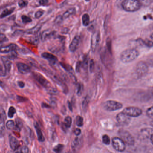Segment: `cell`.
Returning <instances> with one entry per match:
<instances>
[{
    "mask_svg": "<svg viewBox=\"0 0 153 153\" xmlns=\"http://www.w3.org/2000/svg\"><path fill=\"white\" fill-rule=\"evenodd\" d=\"M33 75L34 78L42 86L45 88L50 94H54L58 93V91L57 89L53 87L49 81L46 79L42 75L37 72H33Z\"/></svg>",
    "mask_w": 153,
    "mask_h": 153,
    "instance_id": "cell-1",
    "label": "cell"
},
{
    "mask_svg": "<svg viewBox=\"0 0 153 153\" xmlns=\"http://www.w3.org/2000/svg\"><path fill=\"white\" fill-rule=\"evenodd\" d=\"M139 55V52L136 49H127L121 53L120 59L123 63H129L136 59Z\"/></svg>",
    "mask_w": 153,
    "mask_h": 153,
    "instance_id": "cell-2",
    "label": "cell"
},
{
    "mask_svg": "<svg viewBox=\"0 0 153 153\" xmlns=\"http://www.w3.org/2000/svg\"><path fill=\"white\" fill-rule=\"evenodd\" d=\"M141 7V3L138 0H124L122 3V7L127 12L137 11Z\"/></svg>",
    "mask_w": 153,
    "mask_h": 153,
    "instance_id": "cell-3",
    "label": "cell"
},
{
    "mask_svg": "<svg viewBox=\"0 0 153 153\" xmlns=\"http://www.w3.org/2000/svg\"><path fill=\"white\" fill-rule=\"evenodd\" d=\"M46 75H48L54 81L56 84H58L60 87L62 88V90L65 94H68V87L66 85V84L62 81V79H61L60 77L57 74L53 73L52 71L46 70V69H43Z\"/></svg>",
    "mask_w": 153,
    "mask_h": 153,
    "instance_id": "cell-4",
    "label": "cell"
},
{
    "mask_svg": "<svg viewBox=\"0 0 153 153\" xmlns=\"http://www.w3.org/2000/svg\"><path fill=\"white\" fill-rule=\"evenodd\" d=\"M120 137L125 142V144L129 146H133L135 144V139L130 132L124 129H120L119 131Z\"/></svg>",
    "mask_w": 153,
    "mask_h": 153,
    "instance_id": "cell-5",
    "label": "cell"
},
{
    "mask_svg": "<svg viewBox=\"0 0 153 153\" xmlns=\"http://www.w3.org/2000/svg\"><path fill=\"white\" fill-rule=\"evenodd\" d=\"M103 107L106 111H112L121 109L123 107V105L116 101L109 100L104 103Z\"/></svg>",
    "mask_w": 153,
    "mask_h": 153,
    "instance_id": "cell-6",
    "label": "cell"
},
{
    "mask_svg": "<svg viewBox=\"0 0 153 153\" xmlns=\"http://www.w3.org/2000/svg\"><path fill=\"white\" fill-rule=\"evenodd\" d=\"M126 115L130 117H137L140 116L142 113V111L141 109L137 107H126L122 111Z\"/></svg>",
    "mask_w": 153,
    "mask_h": 153,
    "instance_id": "cell-7",
    "label": "cell"
},
{
    "mask_svg": "<svg viewBox=\"0 0 153 153\" xmlns=\"http://www.w3.org/2000/svg\"><path fill=\"white\" fill-rule=\"evenodd\" d=\"M114 148L118 152H123L126 148L125 143L120 137H115L112 140Z\"/></svg>",
    "mask_w": 153,
    "mask_h": 153,
    "instance_id": "cell-8",
    "label": "cell"
},
{
    "mask_svg": "<svg viewBox=\"0 0 153 153\" xmlns=\"http://www.w3.org/2000/svg\"><path fill=\"white\" fill-rule=\"evenodd\" d=\"M100 40V34L99 31L94 32L92 34L91 39V50L94 52L99 45Z\"/></svg>",
    "mask_w": 153,
    "mask_h": 153,
    "instance_id": "cell-9",
    "label": "cell"
},
{
    "mask_svg": "<svg viewBox=\"0 0 153 153\" xmlns=\"http://www.w3.org/2000/svg\"><path fill=\"white\" fill-rule=\"evenodd\" d=\"M148 70L147 65L144 62L140 61L137 64L136 74L139 77L142 76L146 74Z\"/></svg>",
    "mask_w": 153,
    "mask_h": 153,
    "instance_id": "cell-10",
    "label": "cell"
},
{
    "mask_svg": "<svg viewBox=\"0 0 153 153\" xmlns=\"http://www.w3.org/2000/svg\"><path fill=\"white\" fill-rule=\"evenodd\" d=\"M130 117L122 111L117 114L116 119L118 122L121 125H128L130 122L131 119Z\"/></svg>",
    "mask_w": 153,
    "mask_h": 153,
    "instance_id": "cell-11",
    "label": "cell"
},
{
    "mask_svg": "<svg viewBox=\"0 0 153 153\" xmlns=\"http://www.w3.org/2000/svg\"><path fill=\"white\" fill-rule=\"evenodd\" d=\"M7 119V115L5 111L3 109L1 110V118H0V131L1 136L2 137L4 135L5 131V120Z\"/></svg>",
    "mask_w": 153,
    "mask_h": 153,
    "instance_id": "cell-12",
    "label": "cell"
},
{
    "mask_svg": "<svg viewBox=\"0 0 153 153\" xmlns=\"http://www.w3.org/2000/svg\"><path fill=\"white\" fill-rule=\"evenodd\" d=\"M60 64L62 67V68L69 73L73 81H74V82H76V76L75 75V72H74L72 67L69 64H66L63 62H60Z\"/></svg>",
    "mask_w": 153,
    "mask_h": 153,
    "instance_id": "cell-13",
    "label": "cell"
},
{
    "mask_svg": "<svg viewBox=\"0 0 153 153\" xmlns=\"http://www.w3.org/2000/svg\"><path fill=\"white\" fill-rule=\"evenodd\" d=\"M16 66L19 71L21 74L25 75L31 72V69L30 67L25 63L18 62L17 63Z\"/></svg>",
    "mask_w": 153,
    "mask_h": 153,
    "instance_id": "cell-14",
    "label": "cell"
},
{
    "mask_svg": "<svg viewBox=\"0 0 153 153\" xmlns=\"http://www.w3.org/2000/svg\"><path fill=\"white\" fill-rule=\"evenodd\" d=\"M42 57L43 59L47 60L52 65H55L58 61V59L56 56L49 53H43L42 54Z\"/></svg>",
    "mask_w": 153,
    "mask_h": 153,
    "instance_id": "cell-15",
    "label": "cell"
},
{
    "mask_svg": "<svg viewBox=\"0 0 153 153\" xmlns=\"http://www.w3.org/2000/svg\"><path fill=\"white\" fill-rule=\"evenodd\" d=\"M80 37L79 36H75L69 45V50L72 53L75 52L78 49L80 43Z\"/></svg>",
    "mask_w": 153,
    "mask_h": 153,
    "instance_id": "cell-16",
    "label": "cell"
},
{
    "mask_svg": "<svg viewBox=\"0 0 153 153\" xmlns=\"http://www.w3.org/2000/svg\"><path fill=\"white\" fill-rule=\"evenodd\" d=\"M1 60L3 64V67L6 70L7 73H9L11 69L12 63L8 57L6 56H1Z\"/></svg>",
    "mask_w": 153,
    "mask_h": 153,
    "instance_id": "cell-17",
    "label": "cell"
},
{
    "mask_svg": "<svg viewBox=\"0 0 153 153\" xmlns=\"http://www.w3.org/2000/svg\"><path fill=\"white\" fill-rule=\"evenodd\" d=\"M83 140L81 138L76 137L72 141L71 148L74 151H76L79 150L82 146Z\"/></svg>",
    "mask_w": 153,
    "mask_h": 153,
    "instance_id": "cell-18",
    "label": "cell"
},
{
    "mask_svg": "<svg viewBox=\"0 0 153 153\" xmlns=\"http://www.w3.org/2000/svg\"><path fill=\"white\" fill-rule=\"evenodd\" d=\"M9 144L10 148L14 151L18 150L19 146V141L13 136H10Z\"/></svg>",
    "mask_w": 153,
    "mask_h": 153,
    "instance_id": "cell-19",
    "label": "cell"
},
{
    "mask_svg": "<svg viewBox=\"0 0 153 153\" xmlns=\"http://www.w3.org/2000/svg\"><path fill=\"white\" fill-rule=\"evenodd\" d=\"M56 32L51 31V30H45L42 33L41 35V39L42 41L44 42L47 39H50L55 36Z\"/></svg>",
    "mask_w": 153,
    "mask_h": 153,
    "instance_id": "cell-20",
    "label": "cell"
},
{
    "mask_svg": "<svg viewBox=\"0 0 153 153\" xmlns=\"http://www.w3.org/2000/svg\"><path fill=\"white\" fill-rule=\"evenodd\" d=\"M34 126L35 128L36 131V133H37V137L39 141L41 142H43L45 140L43 134L42 132V130L39 126V123L36 121H35L34 123Z\"/></svg>",
    "mask_w": 153,
    "mask_h": 153,
    "instance_id": "cell-21",
    "label": "cell"
},
{
    "mask_svg": "<svg viewBox=\"0 0 153 153\" xmlns=\"http://www.w3.org/2000/svg\"><path fill=\"white\" fill-rule=\"evenodd\" d=\"M18 46L15 44H11L7 46L1 47V53H9L12 51H16Z\"/></svg>",
    "mask_w": 153,
    "mask_h": 153,
    "instance_id": "cell-22",
    "label": "cell"
},
{
    "mask_svg": "<svg viewBox=\"0 0 153 153\" xmlns=\"http://www.w3.org/2000/svg\"><path fill=\"white\" fill-rule=\"evenodd\" d=\"M42 26L40 25H38L35 26L31 29H28L27 31H26L25 33L27 34H35L39 32L40 29H41Z\"/></svg>",
    "mask_w": 153,
    "mask_h": 153,
    "instance_id": "cell-23",
    "label": "cell"
},
{
    "mask_svg": "<svg viewBox=\"0 0 153 153\" xmlns=\"http://www.w3.org/2000/svg\"><path fill=\"white\" fill-rule=\"evenodd\" d=\"M76 13V10L75 8H71L67 10L62 15L63 19H66L71 16L74 15Z\"/></svg>",
    "mask_w": 153,
    "mask_h": 153,
    "instance_id": "cell-24",
    "label": "cell"
},
{
    "mask_svg": "<svg viewBox=\"0 0 153 153\" xmlns=\"http://www.w3.org/2000/svg\"><path fill=\"white\" fill-rule=\"evenodd\" d=\"M15 10V7L12 8L11 9H6L4 10L1 15V18H4L6 17L7 16L11 15L14 12Z\"/></svg>",
    "mask_w": 153,
    "mask_h": 153,
    "instance_id": "cell-25",
    "label": "cell"
},
{
    "mask_svg": "<svg viewBox=\"0 0 153 153\" xmlns=\"http://www.w3.org/2000/svg\"><path fill=\"white\" fill-rule=\"evenodd\" d=\"M23 126V123L21 119L16 118V125L14 129L18 131H20Z\"/></svg>",
    "mask_w": 153,
    "mask_h": 153,
    "instance_id": "cell-26",
    "label": "cell"
},
{
    "mask_svg": "<svg viewBox=\"0 0 153 153\" xmlns=\"http://www.w3.org/2000/svg\"><path fill=\"white\" fill-rule=\"evenodd\" d=\"M89 102V98L88 96H86L84 98V100L82 101V104H81L82 110H83L84 111H87L88 107Z\"/></svg>",
    "mask_w": 153,
    "mask_h": 153,
    "instance_id": "cell-27",
    "label": "cell"
},
{
    "mask_svg": "<svg viewBox=\"0 0 153 153\" xmlns=\"http://www.w3.org/2000/svg\"><path fill=\"white\" fill-rule=\"evenodd\" d=\"M82 24L84 26H88L90 24V18L88 14H85L82 16Z\"/></svg>",
    "mask_w": 153,
    "mask_h": 153,
    "instance_id": "cell-28",
    "label": "cell"
},
{
    "mask_svg": "<svg viewBox=\"0 0 153 153\" xmlns=\"http://www.w3.org/2000/svg\"><path fill=\"white\" fill-rule=\"evenodd\" d=\"M138 42L141 43L142 44L145 45V46L148 47H153V42L150 40H143L141 39H138Z\"/></svg>",
    "mask_w": 153,
    "mask_h": 153,
    "instance_id": "cell-29",
    "label": "cell"
},
{
    "mask_svg": "<svg viewBox=\"0 0 153 153\" xmlns=\"http://www.w3.org/2000/svg\"><path fill=\"white\" fill-rule=\"evenodd\" d=\"M76 124L78 127H82L84 124V120H83V117L81 116L78 115L76 118Z\"/></svg>",
    "mask_w": 153,
    "mask_h": 153,
    "instance_id": "cell-30",
    "label": "cell"
},
{
    "mask_svg": "<svg viewBox=\"0 0 153 153\" xmlns=\"http://www.w3.org/2000/svg\"><path fill=\"white\" fill-rule=\"evenodd\" d=\"M82 68L85 71L87 70L88 66V58L87 56H85L82 62Z\"/></svg>",
    "mask_w": 153,
    "mask_h": 153,
    "instance_id": "cell-31",
    "label": "cell"
},
{
    "mask_svg": "<svg viewBox=\"0 0 153 153\" xmlns=\"http://www.w3.org/2000/svg\"><path fill=\"white\" fill-rule=\"evenodd\" d=\"M64 148V145L62 144H58L53 148V150L56 153H60L63 150Z\"/></svg>",
    "mask_w": 153,
    "mask_h": 153,
    "instance_id": "cell-32",
    "label": "cell"
},
{
    "mask_svg": "<svg viewBox=\"0 0 153 153\" xmlns=\"http://www.w3.org/2000/svg\"><path fill=\"white\" fill-rule=\"evenodd\" d=\"M16 113V109L13 106H10L9 109L8 116L10 118H13Z\"/></svg>",
    "mask_w": 153,
    "mask_h": 153,
    "instance_id": "cell-33",
    "label": "cell"
},
{
    "mask_svg": "<svg viewBox=\"0 0 153 153\" xmlns=\"http://www.w3.org/2000/svg\"><path fill=\"white\" fill-rule=\"evenodd\" d=\"M77 94L79 96H80L82 95L84 91V86L81 83H79L77 85Z\"/></svg>",
    "mask_w": 153,
    "mask_h": 153,
    "instance_id": "cell-34",
    "label": "cell"
},
{
    "mask_svg": "<svg viewBox=\"0 0 153 153\" xmlns=\"http://www.w3.org/2000/svg\"><path fill=\"white\" fill-rule=\"evenodd\" d=\"M64 123L68 128H70L71 127V124H72V119L71 117L69 116H67L64 119Z\"/></svg>",
    "mask_w": 153,
    "mask_h": 153,
    "instance_id": "cell-35",
    "label": "cell"
},
{
    "mask_svg": "<svg viewBox=\"0 0 153 153\" xmlns=\"http://www.w3.org/2000/svg\"><path fill=\"white\" fill-rule=\"evenodd\" d=\"M7 128L8 129L11 130L14 128L15 127V123L12 120H10L7 121L6 124Z\"/></svg>",
    "mask_w": 153,
    "mask_h": 153,
    "instance_id": "cell-36",
    "label": "cell"
},
{
    "mask_svg": "<svg viewBox=\"0 0 153 153\" xmlns=\"http://www.w3.org/2000/svg\"><path fill=\"white\" fill-rule=\"evenodd\" d=\"M9 53L10 54H9L7 57H8L10 59L14 60L17 58V53L16 51H12L10 52Z\"/></svg>",
    "mask_w": 153,
    "mask_h": 153,
    "instance_id": "cell-37",
    "label": "cell"
},
{
    "mask_svg": "<svg viewBox=\"0 0 153 153\" xmlns=\"http://www.w3.org/2000/svg\"><path fill=\"white\" fill-rule=\"evenodd\" d=\"M22 22L24 24H27V23H31L32 22V19L31 18L26 16H23L21 17Z\"/></svg>",
    "mask_w": 153,
    "mask_h": 153,
    "instance_id": "cell-38",
    "label": "cell"
},
{
    "mask_svg": "<svg viewBox=\"0 0 153 153\" xmlns=\"http://www.w3.org/2000/svg\"><path fill=\"white\" fill-rule=\"evenodd\" d=\"M146 114L149 118L153 120V106L149 107L146 111Z\"/></svg>",
    "mask_w": 153,
    "mask_h": 153,
    "instance_id": "cell-39",
    "label": "cell"
},
{
    "mask_svg": "<svg viewBox=\"0 0 153 153\" xmlns=\"http://www.w3.org/2000/svg\"><path fill=\"white\" fill-rule=\"evenodd\" d=\"M102 141L104 144L109 145L110 144V138L107 135H104L102 137Z\"/></svg>",
    "mask_w": 153,
    "mask_h": 153,
    "instance_id": "cell-40",
    "label": "cell"
},
{
    "mask_svg": "<svg viewBox=\"0 0 153 153\" xmlns=\"http://www.w3.org/2000/svg\"><path fill=\"white\" fill-rule=\"evenodd\" d=\"M82 62L78 61L76 63V71L77 73H79L82 68Z\"/></svg>",
    "mask_w": 153,
    "mask_h": 153,
    "instance_id": "cell-41",
    "label": "cell"
},
{
    "mask_svg": "<svg viewBox=\"0 0 153 153\" xmlns=\"http://www.w3.org/2000/svg\"><path fill=\"white\" fill-rule=\"evenodd\" d=\"M27 4H28V1L25 0H21L18 2L19 6L21 8H24L26 7Z\"/></svg>",
    "mask_w": 153,
    "mask_h": 153,
    "instance_id": "cell-42",
    "label": "cell"
},
{
    "mask_svg": "<svg viewBox=\"0 0 153 153\" xmlns=\"http://www.w3.org/2000/svg\"><path fill=\"white\" fill-rule=\"evenodd\" d=\"M8 41V39L7 38V36L3 34H1V36H0V42H1V44L2 45L3 43L5 42H7Z\"/></svg>",
    "mask_w": 153,
    "mask_h": 153,
    "instance_id": "cell-43",
    "label": "cell"
},
{
    "mask_svg": "<svg viewBox=\"0 0 153 153\" xmlns=\"http://www.w3.org/2000/svg\"><path fill=\"white\" fill-rule=\"evenodd\" d=\"M95 64L94 60L93 59H91L89 62V71L91 73H92L94 71V69Z\"/></svg>",
    "mask_w": 153,
    "mask_h": 153,
    "instance_id": "cell-44",
    "label": "cell"
},
{
    "mask_svg": "<svg viewBox=\"0 0 153 153\" xmlns=\"http://www.w3.org/2000/svg\"><path fill=\"white\" fill-rule=\"evenodd\" d=\"M17 100L18 102H26L27 101V99L24 97L21 96H17Z\"/></svg>",
    "mask_w": 153,
    "mask_h": 153,
    "instance_id": "cell-45",
    "label": "cell"
},
{
    "mask_svg": "<svg viewBox=\"0 0 153 153\" xmlns=\"http://www.w3.org/2000/svg\"><path fill=\"white\" fill-rule=\"evenodd\" d=\"M43 11H42V10H38L37 12H36L35 14V17L36 19H39L41 18L43 15L44 14Z\"/></svg>",
    "mask_w": 153,
    "mask_h": 153,
    "instance_id": "cell-46",
    "label": "cell"
},
{
    "mask_svg": "<svg viewBox=\"0 0 153 153\" xmlns=\"http://www.w3.org/2000/svg\"><path fill=\"white\" fill-rule=\"evenodd\" d=\"M18 152L25 153H28L29 152V149L26 146H24L21 148V149Z\"/></svg>",
    "mask_w": 153,
    "mask_h": 153,
    "instance_id": "cell-47",
    "label": "cell"
},
{
    "mask_svg": "<svg viewBox=\"0 0 153 153\" xmlns=\"http://www.w3.org/2000/svg\"><path fill=\"white\" fill-rule=\"evenodd\" d=\"M63 19H63V17H62V16H58L55 19V23H56V24H59V23H62Z\"/></svg>",
    "mask_w": 153,
    "mask_h": 153,
    "instance_id": "cell-48",
    "label": "cell"
},
{
    "mask_svg": "<svg viewBox=\"0 0 153 153\" xmlns=\"http://www.w3.org/2000/svg\"><path fill=\"white\" fill-rule=\"evenodd\" d=\"M39 3L42 6H45L48 5L49 1H48V0H40Z\"/></svg>",
    "mask_w": 153,
    "mask_h": 153,
    "instance_id": "cell-49",
    "label": "cell"
},
{
    "mask_svg": "<svg viewBox=\"0 0 153 153\" xmlns=\"http://www.w3.org/2000/svg\"><path fill=\"white\" fill-rule=\"evenodd\" d=\"M61 127L63 131L64 132H66L68 131V127H67V125L65 124V123H62L61 126Z\"/></svg>",
    "mask_w": 153,
    "mask_h": 153,
    "instance_id": "cell-50",
    "label": "cell"
},
{
    "mask_svg": "<svg viewBox=\"0 0 153 153\" xmlns=\"http://www.w3.org/2000/svg\"><path fill=\"white\" fill-rule=\"evenodd\" d=\"M18 85L19 87L20 88H25V83H24L23 81H18L17 82Z\"/></svg>",
    "mask_w": 153,
    "mask_h": 153,
    "instance_id": "cell-51",
    "label": "cell"
},
{
    "mask_svg": "<svg viewBox=\"0 0 153 153\" xmlns=\"http://www.w3.org/2000/svg\"><path fill=\"white\" fill-rule=\"evenodd\" d=\"M81 130L79 128H76L74 131V133L75 135L76 136H79L81 134Z\"/></svg>",
    "mask_w": 153,
    "mask_h": 153,
    "instance_id": "cell-52",
    "label": "cell"
},
{
    "mask_svg": "<svg viewBox=\"0 0 153 153\" xmlns=\"http://www.w3.org/2000/svg\"><path fill=\"white\" fill-rule=\"evenodd\" d=\"M68 106L69 109L71 112L73 111V107H72V104L70 101L68 102Z\"/></svg>",
    "mask_w": 153,
    "mask_h": 153,
    "instance_id": "cell-53",
    "label": "cell"
},
{
    "mask_svg": "<svg viewBox=\"0 0 153 153\" xmlns=\"http://www.w3.org/2000/svg\"><path fill=\"white\" fill-rule=\"evenodd\" d=\"M42 107L43 108H50L51 106V105H49L47 103L45 102H43L42 105Z\"/></svg>",
    "mask_w": 153,
    "mask_h": 153,
    "instance_id": "cell-54",
    "label": "cell"
},
{
    "mask_svg": "<svg viewBox=\"0 0 153 153\" xmlns=\"http://www.w3.org/2000/svg\"><path fill=\"white\" fill-rule=\"evenodd\" d=\"M150 141H151V143L153 145V134L151 135V137H150Z\"/></svg>",
    "mask_w": 153,
    "mask_h": 153,
    "instance_id": "cell-55",
    "label": "cell"
},
{
    "mask_svg": "<svg viewBox=\"0 0 153 153\" xmlns=\"http://www.w3.org/2000/svg\"><path fill=\"white\" fill-rule=\"evenodd\" d=\"M150 93H151L152 95H153V87L151 88V90H150Z\"/></svg>",
    "mask_w": 153,
    "mask_h": 153,
    "instance_id": "cell-56",
    "label": "cell"
},
{
    "mask_svg": "<svg viewBox=\"0 0 153 153\" xmlns=\"http://www.w3.org/2000/svg\"><path fill=\"white\" fill-rule=\"evenodd\" d=\"M150 38H151L152 40H153V33H152L151 36H150Z\"/></svg>",
    "mask_w": 153,
    "mask_h": 153,
    "instance_id": "cell-57",
    "label": "cell"
},
{
    "mask_svg": "<svg viewBox=\"0 0 153 153\" xmlns=\"http://www.w3.org/2000/svg\"><path fill=\"white\" fill-rule=\"evenodd\" d=\"M151 126H152V127H153V121H152L151 122Z\"/></svg>",
    "mask_w": 153,
    "mask_h": 153,
    "instance_id": "cell-58",
    "label": "cell"
},
{
    "mask_svg": "<svg viewBox=\"0 0 153 153\" xmlns=\"http://www.w3.org/2000/svg\"><path fill=\"white\" fill-rule=\"evenodd\" d=\"M85 1L87 2H88V1H90V0H85Z\"/></svg>",
    "mask_w": 153,
    "mask_h": 153,
    "instance_id": "cell-59",
    "label": "cell"
},
{
    "mask_svg": "<svg viewBox=\"0 0 153 153\" xmlns=\"http://www.w3.org/2000/svg\"><path fill=\"white\" fill-rule=\"evenodd\" d=\"M138 1H144V0H138Z\"/></svg>",
    "mask_w": 153,
    "mask_h": 153,
    "instance_id": "cell-60",
    "label": "cell"
}]
</instances>
